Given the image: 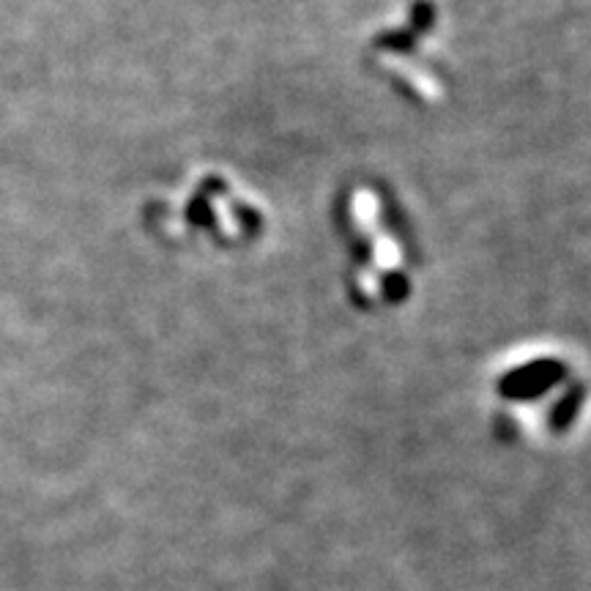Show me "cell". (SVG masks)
Returning <instances> with one entry per match:
<instances>
[{
  "label": "cell",
  "instance_id": "cell-1",
  "mask_svg": "<svg viewBox=\"0 0 591 591\" xmlns=\"http://www.w3.org/2000/svg\"><path fill=\"white\" fill-rule=\"evenodd\" d=\"M559 378V367L550 362H542V364H534V367H529L523 375H515L512 381H509V386L515 389V392L520 394V397H526V394H534L537 389H545V386H550L553 381Z\"/></svg>",
  "mask_w": 591,
  "mask_h": 591
},
{
  "label": "cell",
  "instance_id": "cell-2",
  "mask_svg": "<svg viewBox=\"0 0 591 591\" xmlns=\"http://www.w3.org/2000/svg\"><path fill=\"white\" fill-rule=\"evenodd\" d=\"M433 20H436V9L427 0H419L414 9H411V22H414L416 31H427L433 25Z\"/></svg>",
  "mask_w": 591,
  "mask_h": 591
}]
</instances>
